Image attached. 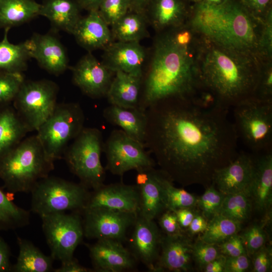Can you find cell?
I'll list each match as a JSON object with an SVG mask.
<instances>
[{"label":"cell","instance_id":"1","mask_svg":"<svg viewBox=\"0 0 272 272\" xmlns=\"http://www.w3.org/2000/svg\"><path fill=\"white\" fill-rule=\"evenodd\" d=\"M145 112L144 145L172 181L209 186L215 172L239 153L228 109L207 92L165 99Z\"/></svg>","mask_w":272,"mask_h":272},{"label":"cell","instance_id":"2","mask_svg":"<svg viewBox=\"0 0 272 272\" xmlns=\"http://www.w3.org/2000/svg\"><path fill=\"white\" fill-rule=\"evenodd\" d=\"M196 63L200 90L224 107L254 97L262 63L256 57L200 36Z\"/></svg>","mask_w":272,"mask_h":272},{"label":"cell","instance_id":"3","mask_svg":"<svg viewBox=\"0 0 272 272\" xmlns=\"http://www.w3.org/2000/svg\"><path fill=\"white\" fill-rule=\"evenodd\" d=\"M194 48L181 47L164 33L155 42L152 56L142 77L138 108L145 111L169 98L196 94L200 91Z\"/></svg>","mask_w":272,"mask_h":272},{"label":"cell","instance_id":"4","mask_svg":"<svg viewBox=\"0 0 272 272\" xmlns=\"http://www.w3.org/2000/svg\"><path fill=\"white\" fill-rule=\"evenodd\" d=\"M187 22L201 37L251 54L262 62L259 44L263 20L251 15L238 0L219 6L203 1L194 4Z\"/></svg>","mask_w":272,"mask_h":272},{"label":"cell","instance_id":"5","mask_svg":"<svg viewBox=\"0 0 272 272\" xmlns=\"http://www.w3.org/2000/svg\"><path fill=\"white\" fill-rule=\"evenodd\" d=\"M54 168L35 134L25 138L0 158V179L10 193H29Z\"/></svg>","mask_w":272,"mask_h":272},{"label":"cell","instance_id":"6","mask_svg":"<svg viewBox=\"0 0 272 272\" xmlns=\"http://www.w3.org/2000/svg\"><path fill=\"white\" fill-rule=\"evenodd\" d=\"M103 144L99 129L84 127L63 155L70 171L89 189L98 188L105 179L106 170L101 161Z\"/></svg>","mask_w":272,"mask_h":272},{"label":"cell","instance_id":"7","mask_svg":"<svg viewBox=\"0 0 272 272\" xmlns=\"http://www.w3.org/2000/svg\"><path fill=\"white\" fill-rule=\"evenodd\" d=\"M30 193V211L41 217L66 211L81 213L90 191L80 182L49 175L38 181Z\"/></svg>","mask_w":272,"mask_h":272},{"label":"cell","instance_id":"8","mask_svg":"<svg viewBox=\"0 0 272 272\" xmlns=\"http://www.w3.org/2000/svg\"><path fill=\"white\" fill-rule=\"evenodd\" d=\"M233 108L238 138L253 152H272V101L253 97Z\"/></svg>","mask_w":272,"mask_h":272},{"label":"cell","instance_id":"9","mask_svg":"<svg viewBox=\"0 0 272 272\" xmlns=\"http://www.w3.org/2000/svg\"><path fill=\"white\" fill-rule=\"evenodd\" d=\"M85 115L78 103L57 104L36 134L48 158L52 161L63 158L69 144L84 128Z\"/></svg>","mask_w":272,"mask_h":272},{"label":"cell","instance_id":"10","mask_svg":"<svg viewBox=\"0 0 272 272\" xmlns=\"http://www.w3.org/2000/svg\"><path fill=\"white\" fill-rule=\"evenodd\" d=\"M58 87L48 80L24 81L13 101L15 110L29 128L37 131L57 105Z\"/></svg>","mask_w":272,"mask_h":272},{"label":"cell","instance_id":"11","mask_svg":"<svg viewBox=\"0 0 272 272\" xmlns=\"http://www.w3.org/2000/svg\"><path fill=\"white\" fill-rule=\"evenodd\" d=\"M105 169L122 177L127 171L154 168L156 164L144 143L128 136L121 129H114L103 144Z\"/></svg>","mask_w":272,"mask_h":272},{"label":"cell","instance_id":"12","mask_svg":"<svg viewBox=\"0 0 272 272\" xmlns=\"http://www.w3.org/2000/svg\"><path fill=\"white\" fill-rule=\"evenodd\" d=\"M40 218L50 256L60 262L73 257L84 237L81 213L58 212Z\"/></svg>","mask_w":272,"mask_h":272},{"label":"cell","instance_id":"13","mask_svg":"<svg viewBox=\"0 0 272 272\" xmlns=\"http://www.w3.org/2000/svg\"><path fill=\"white\" fill-rule=\"evenodd\" d=\"M84 237L112 239L124 243L138 214L104 208L84 209L81 213Z\"/></svg>","mask_w":272,"mask_h":272},{"label":"cell","instance_id":"14","mask_svg":"<svg viewBox=\"0 0 272 272\" xmlns=\"http://www.w3.org/2000/svg\"><path fill=\"white\" fill-rule=\"evenodd\" d=\"M85 245L89 250L94 271L124 272L136 269L138 261L122 242L103 239Z\"/></svg>","mask_w":272,"mask_h":272},{"label":"cell","instance_id":"15","mask_svg":"<svg viewBox=\"0 0 272 272\" xmlns=\"http://www.w3.org/2000/svg\"><path fill=\"white\" fill-rule=\"evenodd\" d=\"M70 69L73 83L84 94L94 99L106 97L115 73L99 61L91 52L84 55Z\"/></svg>","mask_w":272,"mask_h":272},{"label":"cell","instance_id":"16","mask_svg":"<svg viewBox=\"0 0 272 272\" xmlns=\"http://www.w3.org/2000/svg\"><path fill=\"white\" fill-rule=\"evenodd\" d=\"M128 241L130 250L138 262L153 272L158 260L162 234L154 220H148L138 215L131 229Z\"/></svg>","mask_w":272,"mask_h":272},{"label":"cell","instance_id":"17","mask_svg":"<svg viewBox=\"0 0 272 272\" xmlns=\"http://www.w3.org/2000/svg\"><path fill=\"white\" fill-rule=\"evenodd\" d=\"M254 171L255 157L245 152L239 153L231 162L215 172L212 184L225 195L238 192L249 194Z\"/></svg>","mask_w":272,"mask_h":272},{"label":"cell","instance_id":"18","mask_svg":"<svg viewBox=\"0 0 272 272\" xmlns=\"http://www.w3.org/2000/svg\"><path fill=\"white\" fill-rule=\"evenodd\" d=\"M137 172L135 185L139 194L138 215L148 220H155L167 210L162 182L163 173L155 167Z\"/></svg>","mask_w":272,"mask_h":272},{"label":"cell","instance_id":"19","mask_svg":"<svg viewBox=\"0 0 272 272\" xmlns=\"http://www.w3.org/2000/svg\"><path fill=\"white\" fill-rule=\"evenodd\" d=\"M193 243L185 232L175 235L162 234L159 255L153 272L191 271Z\"/></svg>","mask_w":272,"mask_h":272},{"label":"cell","instance_id":"20","mask_svg":"<svg viewBox=\"0 0 272 272\" xmlns=\"http://www.w3.org/2000/svg\"><path fill=\"white\" fill-rule=\"evenodd\" d=\"M139 206V194L137 185L121 182L104 183L92 190L85 209L104 208L138 214Z\"/></svg>","mask_w":272,"mask_h":272},{"label":"cell","instance_id":"21","mask_svg":"<svg viewBox=\"0 0 272 272\" xmlns=\"http://www.w3.org/2000/svg\"><path fill=\"white\" fill-rule=\"evenodd\" d=\"M27 40L30 58L49 74L58 76L69 67L66 49L54 33H34Z\"/></svg>","mask_w":272,"mask_h":272},{"label":"cell","instance_id":"22","mask_svg":"<svg viewBox=\"0 0 272 272\" xmlns=\"http://www.w3.org/2000/svg\"><path fill=\"white\" fill-rule=\"evenodd\" d=\"M145 48L138 41H113L104 49L102 62L114 73L121 71L142 77Z\"/></svg>","mask_w":272,"mask_h":272},{"label":"cell","instance_id":"23","mask_svg":"<svg viewBox=\"0 0 272 272\" xmlns=\"http://www.w3.org/2000/svg\"><path fill=\"white\" fill-rule=\"evenodd\" d=\"M78 43L88 52L104 49L114 41L109 25L98 11L81 17L72 33Z\"/></svg>","mask_w":272,"mask_h":272},{"label":"cell","instance_id":"24","mask_svg":"<svg viewBox=\"0 0 272 272\" xmlns=\"http://www.w3.org/2000/svg\"><path fill=\"white\" fill-rule=\"evenodd\" d=\"M190 7L184 0H152L145 13L153 27L162 31L186 23Z\"/></svg>","mask_w":272,"mask_h":272},{"label":"cell","instance_id":"25","mask_svg":"<svg viewBox=\"0 0 272 272\" xmlns=\"http://www.w3.org/2000/svg\"><path fill=\"white\" fill-rule=\"evenodd\" d=\"M255 158V171L249 194L256 210L267 214L272 205V152Z\"/></svg>","mask_w":272,"mask_h":272},{"label":"cell","instance_id":"26","mask_svg":"<svg viewBox=\"0 0 272 272\" xmlns=\"http://www.w3.org/2000/svg\"><path fill=\"white\" fill-rule=\"evenodd\" d=\"M82 9L77 0H44L39 15L50 22L53 32L62 31L72 34L81 18Z\"/></svg>","mask_w":272,"mask_h":272},{"label":"cell","instance_id":"27","mask_svg":"<svg viewBox=\"0 0 272 272\" xmlns=\"http://www.w3.org/2000/svg\"><path fill=\"white\" fill-rule=\"evenodd\" d=\"M103 116L111 124L119 127L128 136L144 144L147 127L145 111L139 108L110 105L104 109Z\"/></svg>","mask_w":272,"mask_h":272},{"label":"cell","instance_id":"28","mask_svg":"<svg viewBox=\"0 0 272 272\" xmlns=\"http://www.w3.org/2000/svg\"><path fill=\"white\" fill-rule=\"evenodd\" d=\"M142 77L117 71L106 97L110 105L126 108H138Z\"/></svg>","mask_w":272,"mask_h":272},{"label":"cell","instance_id":"29","mask_svg":"<svg viewBox=\"0 0 272 272\" xmlns=\"http://www.w3.org/2000/svg\"><path fill=\"white\" fill-rule=\"evenodd\" d=\"M31 130L14 107L0 108V158L17 146Z\"/></svg>","mask_w":272,"mask_h":272},{"label":"cell","instance_id":"30","mask_svg":"<svg viewBox=\"0 0 272 272\" xmlns=\"http://www.w3.org/2000/svg\"><path fill=\"white\" fill-rule=\"evenodd\" d=\"M19 254L12 265L13 272H49L53 270L54 259L44 254L31 241L17 237Z\"/></svg>","mask_w":272,"mask_h":272},{"label":"cell","instance_id":"31","mask_svg":"<svg viewBox=\"0 0 272 272\" xmlns=\"http://www.w3.org/2000/svg\"><path fill=\"white\" fill-rule=\"evenodd\" d=\"M149 23L145 13L128 11L111 26L113 40L140 42L149 36Z\"/></svg>","mask_w":272,"mask_h":272},{"label":"cell","instance_id":"32","mask_svg":"<svg viewBox=\"0 0 272 272\" xmlns=\"http://www.w3.org/2000/svg\"><path fill=\"white\" fill-rule=\"evenodd\" d=\"M40 8L35 0H0V28L27 23L39 15Z\"/></svg>","mask_w":272,"mask_h":272},{"label":"cell","instance_id":"33","mask_svg":"<svg viewBox=\"0 0 272 272\" xmlns=\"http://www.w3.org/2000/svg\"><path fill=\"white\" fill-rule=\"evenodd\" d=\"M10 28H5L2 40L0 41V71L23 73L27 67L29 54L28 40L15 44L8 38Z\"/></svg>","mask_w":272,"mask_h":272},{"label":"cell","instance_id":"34","mask_svg":"<svg viewBox=\"0 0 272 272\" xmlns=\"http://www.w3.org/2000/svg\"><path fill=\"white\" fill-rule=\"evenodd\" d=\"M30 222V211L16 205L0 187V231L22 228Z\"/></svg>","mask_w":272,"mask_h":272},{"label":"cell","instance_id":"35","mask_svg":"<svg viewBox=\"0 0 272 272\" xmlns=\"http://www.w3.org/2000/svg\"><path fill=\"white\" fill-rule=\"evenodd\" d=\"M241 226V223L217 214L208 221L207 227L199 239L208 243L218 245L239 233Z\"/></svg>","mask_w":272,"mask_h":272},{"label":"cell","instance_id":"36","mask_svg":"<svg viewBox=\"0 0 272 272\" xmlns=\"http://www.w3.org/2000/svg\"><path fill=\"white\" fill-rule=\"evenodd\" d=\"M252 208L250 195L238 192L225 195L218 214L242 224L249 218Z\"/></svg>","mask_w":272,"mask_h":272},{"label":"cell","instance_id":"37","mask_svg":"<svg viewBox=\"0 0 272 272\" xmlns=\"http://www.w3.org/2000/svg\"><path fill=\"white\" fill-rule=\"evenodd\" d=\"M167 210L173 211L183 208H192L196 206L197 197L181 188L175 187L173 181L164 173L162 177Z\"/></svg>","mask_w":272,"mask_h":272},{"label":"cell","instance_id":"38","mask_svg":"<svg viewBox=\"0 0 272 272\" xmlns=\"http://www.w3.org/2000/svg\"><path fill=\"white\" fill-rule=\"evenodd\" d=\"M25 80L23 73L0 71V108L13 102Z\"/></svg>","mask_w":272,"mask_h":272},{"label":"cell","instance_id":"39","mask_svg":"<svg viewBox=\"0 0 272 272\" xmlns=\"http://www.w3.org/2000/svg\"><path fill=\"white\" fill-rule=\"evenodd\" d=\"M225 196L211 184L203 194L197 198L196 206L208 221L218 214Z\"/></svg>","mask_w":272,"mask_h":272},{"label":"cell","instance_id":"40","mask_svg":"<svg viewBox=\"0 0 272 272\" xmlns=\"http://www.w3.org/2000/svg\"><path fill=\"white\" fill-rule=\"evenodd\" d=\"M239 235L250 257L265 246L266 242V234L262 225L259 224H253Z\"/></svg>","mask_w":272,"mask_h":272},{"label":"cell","instance_id":"41","mask_svg":"<svg viewBox=\"0 0 272 272\" xmlns=\"http://www.w3.org/2000/svg\"><path fill=\"white\" fill-rule=\"evenodd\" d=\"M130 8V0H103L98 12L109 26L124 16Z\"/></svg>","mask_w":272,"mask_h":272},{"label":"cell","instance_id":"42","mask_svg":"<svg viewBox=\"0 0 272 272\" xmlns=\"http://www.w3.org/2000/svg\"><path fill=\"white\" fill-rule=\"evenodd\" d=\"M221 254L219 246L217 244L205 242L199 238L193 243V260L201 270H202L208 263Z\"/></svg>","mask_w":272,"mask_h":272},{"label":"cell","instance_id":"43","mask_svg":"<svg viewBox=\"0 0 272 272\" xmlns=\"http://www.w3.org/2000/svg\"><path fill=\"white\" fill-rule=\"evenodd\" d=\"M254 98L262 101H272L271 61L262 63Z\"/></svg>","mask_w":272,"mask_h":272},{"label":"cell","instance_id":"44","mask_svg":"<svg viewBox=\"0 0 272 272\" xmlns=\"http://www.w3.org/2000/svg\"><path fill=\"white\" fill-rule=\"evenodd\" d=\"M260 55L262 63L272 59V10H270L263 20V27L260 40Z\"/></svg>","mask_w":272,"mask_h":272},{"label":"cell","instance_id":"45","mask_svg":"<svg viewBox=\"0 0 272 272\" xmlns=\"http://www.w3.org/2000/svg\"><path fill=\"white\" fill-rule=\"evenodd\" d=\"M157 219L158 225L165 235H175L185 232L180 227L176 216L173 211H165Z\"/></svg>","mask_w":272,"mask_h":272},{"label":"cell","instance_id":"46","mask_svg":"<svg viewBox=\"0 0 272 272\" xmlns=\"http://www.w3.org/2000/svg\"><path fill=\"white\" fill-rule=\"evenodd\" d=\"M218 245L221 253L226 257L248 255L238 233L231 236Z\"/></svg>","mask_w":272,"mask_h":272},{"label":"cell","instance_id":"47","mask_svg":"<svg viewBox=\"0 0 272 272\" xmlns=\"http://www.w3.org/2000/svg\"><path fill=\"white\" fill-rule=\"evenodd\" d=\"M252 271H270L272 267L271 250L264 246L251 257Z\"/></svg>","mask_w":272,"mask_h":272},{"label":"cell","instance_id":"48","mask_svg":"<svg viewBox=\"0 0 272 272\" xmlns=\"http://www.w3.org/2000/svg\"><path fill=\"white\" fill-rule=\"evenodd\" d=\"M251 15L263 20L268 12L272 10V0H238Z\"/></svg>","mask_w":272,"mask_h":272},{"label":"cell","instance_id":"49","mask_svg":"<svg viewBox=\"0 0 272 272\" xmlns=\"http://www.w3.org/2000/svg\"><path fill=\"white\" fill-rule=\"evenodd\" d=\"M251 267V260L247 254L227 257L224 272H245Z\"/></svg>","mask_w":272,"mask_h":272},{"label":"cell","instance_id":"50","mask_svg":"<svg viewBox=\"0 0 272 272\" xmlns=\"http://www.w3.org/2000/svg\"><path fill=\"white\" fill-rule=\"evenodd\" d=\"M208 221L198 212H196L189 226L185 230L187 234L191 236L198 234L203 233L208 226Z\"/></svg>","mask_w":272,"mask_h":272},{"label":"cell","instance_id":"51","mask_svg":"<svg viewBox=\"0 0 272 272\" xmlns=\"http://www.w3.org/2000/svg\"><path fill=\"white\" fill-rule=\"evenodd\" d=\"M59 267L53 269L54 272H93V268H89L81 265L74 257L61 261Z\"/></svg>","mask_w":272,"mask_h":272},{"label":"cell","instance_id":"52","mask_svg":"<svg viewBox=\"0 0 272 272\" xmlns=\"http://www.w3.org/2000/svg\"><path fill=\"white\" fill-rule=\"evenodd\" d=\"M11 252L10 247L6 241L0 237V272L12 271L11 263Z\"/></svg>","mask_w":272,"mask_h":272},{"label":"cell","instance_id":"53","mask_svg":"<svg viewBox=\"0 0 272 272\" xmlns=\"http://www.w3.org/2000/svg\"><path fill=\"white\" fill-rule=\"evenodd\" d=\"M193 208H183L174 211L180 227L184 232L189 226L196 212L192 210Z\"/></svg>","mask_w":272,"mask_h":272},{"label":"cell","instance_id":"54","mask_svg":"<svg viewBox=\"0 0 272 272\" xmlns=\"http://www.w3.org/2000/svg\"><path fill=\"white\" fill-rule=\"evenodd\" d=\"M226 256L221 254L208 263L202 271L205 272H224Z\"/></svg>","mask_w":272,"mask_h":272},{"label":"cell","instance_id":"55","mask_svg":"<svg viewBox=\"0 0 272 272\" xmlns=\"http://www.w3.org/2000/svg\"><path fill=\"white\" fill-rule=\"evenodd\" d=\"M103 0H77L81 9L88 11H98Z\"/></svg>","mask_w":272,"mask_h":272},{"label":"cell","instance_id":"56","mask_svg":"<svg viewBox=\"0 0 272 272\" xmlns=\"http://www.w3.org/2000/svg\"><path fill=\"white\" fill-rule=\"evenodd\" d=\"M152 0H130L129 11L145 13Z\"/></svg>","mask_w":272,"mask_h":272},{"label":"cell","instance_id":"57","mask_svg":"<svg viewBox=\"0 0 272 272\" xmlns=\"http://www.w3.org/2000/svg\"><path fill=\"white\" fill-rule=\"evenodd\" d=\"M227 0H202V1L208 4L219 6L225 3Z\"/></svg>","mask_w":272,"mask_h":272},{"label":"cell","instance_id":"58","mask_svg":"<svg viewBox=\"0 0 272 272\" xmlns=\"http://www.w3.org/2000/svg\"><path fill=\"white\" fill-rule=\"evenodd\" d=\"M186 3L189 4L190 3H193V4L202 1V0H184Z\"/></svg>","mask_w":272,"mask_h":272}]
</instances>
